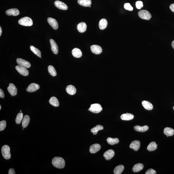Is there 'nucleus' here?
I'll use <instances>...</instances> for the list:
<instances>
[{"instance_id": "f257e3e1", "label": "nucleus", "mask_w": 174, "mask_h": 174, "mask_svg": "<svg viewBox=\"0 0 174 174\" xmlns=\"http://www.w3.org/2000/svg\"><path fill=\"white\" fill-rule=\"evenodd\" d=\"M52 164L54 166L59 169H63L65 166V162L62 157H56L52 159Z\"/></svg>"}, {"instance_id": "f03ea898", "label": "nucleus", "mask_w": 174, "mask_h": 174, "mask_svg": "<svg viewBox=\"0 0 174 174\" xmlns=\"http://www.w3.org/2000/svg\"><path fill=\"white\" fill-rule=\"evenodd\" d=\"M1 152L3 156L5 159H10L11 157L10 148L8 145H5L1 148Z\"/></svg>"}, {"instance_id": "7ed1b4c3", "label": "nucleus", "mask_w": 174, "mask_h": 174, "mask_svg": "<svg viewBox=\"0 0 174 174\" xmlns=\"http://www.w3.org/2000/svg\"><path fill=\"white\" fill-rule=\"evenodd\" d=\"M19 23L21 25L25 26H31L33 24L32 20L28 17H25L19 19Z\"/></svg>"}, {"instance_id": "20e7f679", "label": "nucleus", "mask_w": 174, "mask_h": 174, "mask_svg": "<svg viewBox=\"0 0 174 174\" xmlns=\"http://www.w3.org/2000/svg\"><path fill=\"white\" fill-rule=\"evenodd\" d=\"M138 15L141 18L144 20H149L152 18V15L150 12L144 10L139 11Z\"/></svg>"}, {"instance_id": "39448f33", "label": "nucleus", "mask_w": 174, "mask_h": 174, "mask_svg": "<svg viewBox=\"0 0 174 174\" xmlns=\"http://www.w3.org/2000/svg\"><path fill=\"white\" fill-rule=\"evenodd\" d=\"M103 108L98 103H95L91 105L90 107L88 109V111H90L92 113L97 114L101 112Z\"/></svg>"}, {"instance_id": "423d86ee", "label": "nucleus", "mask_w": 174, "mask_h": 174, "mask_svg": "<svg viewBox=\"0 0 174 174\" xmlns=\"http://www.w3.org/2000/svg\"><path fill=\"white\" fill-rule=\"evenodd\" d=\"M15 68L18 72L21 75L24 76H27L28 75L29 72L26 68L19 65L16 66Z\"/></svg>"}, {"instance_id": "0eeeda50", "label": "nucleus", "mask_w": 174, "mask_h": 174, "mask_svg": "<svg viewBox=\"0 0 174 174\" xmlns=\"http://www.w3.org/2000/svg\"><path fill=\"white\" fill-rule=\"evenodd\" d=\"M8 90L9 93L12 96H16L18 93L17 88L13 84L10 83L7 88Z\"/></svg>"}, {"instance_id": "6e6552de", "label": "nucleus", "mask_w": 174, "mask_h": 174, "mask_svg": "<svg viewBox=\"0 0 174 174\" xmlns=\"http://www.w3.org/2000/svg\"><path fill=\"white\" fill-rule=\"evenodd\" d=\"M16 62L19 65L23 66L26 68H29L31 67V64L29 62L20 58L16 59Z\"/></svg>"}, {"instance_id": "1a4fd4ad", "label": "nucleus", "mask_w": 174, "mask_h": 174, "mask_svg": "<svg viewBox=\"0 0 174 174\" xmlns=\"http://www.w3.org/2000/svg\"><path fill=\"white\" fill-rule=\"evenodd\" d=\"M39 88L40 86L38 84L33 83L28 85V88L26 89V90L28 92H33L36 91Z\"/></svg>"}, {"instance_id": "9d476101", "label": "nucleus", "mask_w": 174, "mask_h": 174, "mask_svg": "<svg viewBox=\"0 0 174 174\" xmlns=\"http://www.w3.org/2000/svg\"><path fill=\"white\" fill-rule=\"evenodd\" d=\"M55 6L58 9L63 10H67L68 9V7L64 3L59 1H55L54 2Z\"/></svg>"}, {"instance_id": "9b49d317", "label": "nucleus", "mask_w": 174, "mask_h": 174, "mask_svg": "<svg viewBox=\"0 0 174 174\" xmlns=\"http://www.w3.org/2000/svg\"><path fill=\"white\" fill-rule=\"evenodd\" d=\"M91 49L92 53L96 55L100 54L103 51L101 47L97 45H92L91 47Z\"/></svg>"}, {"instance_id": "f8f14e48", "label": "nucleus", "mask_w": 174, "mask_h": 174, "mask_svg": "<svg viewBox=\"0 0 174 174\" xmlns=\"http://www.w3.org/2000/svg\"><path fill=\"white\" fill-rule=\"evenodd\" d=\"M48 22L54 30H57L59 27L58 23L56 19L51 18H48Z\"/></svg>"}, {"instance_id": "ddd939ff", "label": "nucleus", "mask_w": 174, "mask_h": 174, "mask_svg": "<svg viewBox=\"0 0 174 174\" xmlns=\"http://www.w3.org/2000/svg\"><path fill=\"white\" fill-rule=\"evenodd\" d=\"M50 42L51 45V49L52 52L55 54H57L59 52V48L57 44L53 39H50Z\"/></svg>"}, {"instance_id": "4468645a", "label": "nucleus", "mask_w": 174, "mask_h": 174, "mask_svg": "<svg viewBox=\"0 0 174 174\" xmlns=\"http://www.w3.org/2000/svg\"><path fill=\"white\" fill-rule=\"evenodd\" d=\"M114 150L109 149L107 150L103 154V156L106 160H111L114 155Z\"/></svg>"}, {"instance_id": "2eb2a0df", "label": "nucleus", "mask_w": 174, "mask_h": 174, "mask_svg": "<svg viewBox=\"0 0 174 174\" xmlns=\"http://www.w3.org/2000/svg\"><path fill=\"white\" fill-rule=\"evenodd\" d=\"M140 147V142L138 140H135L132 141L129 146L130 148L133 149L135 151L138 150Z\"/></svg>"}, {"instance_id": "dca6fc26", "label": "nucleus", "mask_w": 174, "mask_h": 174, "mask_svg": "<svg viewBox=\"0 0 174 174\" xmlns=\"http://www.w3.org/2000/svg\"><path fill=\"white\" fill-rule=\"evenodd\" d=\"M101 148L100 145L97 143L92 144L90 148V152L92 154H95L100 150Z\"/></svg>"}, {"instance_id": "f3484780", "label": "nucleus", "mask_w": 174, "mask_h": 174, "mask_svg": "<svg viewBox=\"0 0 174 174\" xmlns=\"http://www.w3.org/2000/svg\"><path fill=\"white\" fill-rule=\"evenodd\" d=\"M6 14L8 16H17L18 15L20 12L19 10L16 8L8 9L5 12Z\"/></svg>"}, {"instance_id": "a211bd4d", "label": "nucleus", "mask_w": 174, "mask_h": 174, "mask_svg": "<svg viewBox=\"0 0 174 174\" xmlns=\"http://www.w3.org/2000/svg\"><path fill=\"white\" fill-rule=\"evenodd\" d=\"M66 90L68 94L71 95L75 94L77 92V89L75 87L72 85L67 86L66 88Z\"/></svg>"}, {"instance_id": "6ab92c4d", "label": "nucleus", "mask_w": 174, "mask_h": 174, "mask_svg": "<svg viewBox=\"0 0 174 174\" xmlns=\"http://www.w3.org/2000/svg\"><path fill=\"white\" fill-rule=\"evenodd\" d=\"M86 29L87 25L85 23H80L77 25V29L80 33H83L85 32L86 31Z\"/></svg>"}, {"instance_id": "aec40b11", "label": "nucleus", "mask_w": 174, "mask_h": 174, "mask_svg": "<svg viewBox=\"0 0 174 174\" xmlns=\"http://www.w3.org/2000/svg\"><path fill=\"white\" fill-rule=\"evenodd\" d=\"M134 116L130 113H126L122 114L121 116V118L123 120L129 121L133 119Z\"/></svg>"}, {"instance_id": "412c9836", "label": "nucleus", "mask_w": 174, "mask_h": 174, "mask_svg": "<svg viewBox=\"0 0 174 174\" xmlns=\"http://www.w3.org/2000/svg\"><path fill=\"white\" fill-rule=\"evenodd\" d=\"M149 127L147 125L143 126H141L139 125H136L134 127V129L135 131L140 132H144L148 130Z\"/></svg>"}, {"instance_id": "4be33fe9", "label": "nucleus", "mask_w": 174, "mask_h": 174, "mask_svg": "<svg viewBox=\"0 0 174 174\" xmlns=\"http://www.w3.org/2000/svg\"><path fill=\"white\" fill-rule=\"evenodd\" d=\"M73 56L76 58H80L82 56V53L80 49L77 48H74L72 52Z\"/></svg>"}, {"instance_id": "5701e85b", "label": "nucleus", "mask_w": 174, "mask_h": 174, "mask_svg": "<svg viewBox=\"0 0 174 174\" xmlns=\"http://www.w3.org/2000/svg\"><path fill=\"white\" fill-rule=\"evenodd\" d=\"M77 2L79 4L85 7H89L92 3L91 0H78Z\"/></svg>"}, {"instance_id": "b1692460", "label": "nucleus", "mask_w": 174, "mask_h": 174, "mask_svg": "<svg viewBox=\"0 0 174 174\" xmlns=\"http://www.w3.org/2000/svg\"><path fill=\"white\" fill-rule=\"evenodd\" d=\"M142 105L144 108L148 110H152L154 107L153 105L151 103L146 101H143L142 102Z\"/></svg>"}, {"instance_id": "393cba45", "label": "nucleus", "mask_w": 174, "mask_h": 174, "mask_svg": "<svg viewBox=\"0 0 174 174\" xmlns=\"http://www.w3.org/2000/svg\"><path fill=\"white\" fill-rule=\"evenodd\" d=\"M144 168V165L141 163L135 164L132 168V171L134 172H137L142 170Z\"/></svg>"}, {"instance_id": "a878e982", "label": "nucleus", "mask_w": 174, "mask_h": 174, "mask_svg": "<svg viewBox=\"0 0 174 174\" xmlns=\"http://www.w3.org/2000/svg\"><path fill=\"white\" fill-rule=\"evenodd\" d=\"M30 121V118L28 115H25L22 121V126L23 128H25L28 126Z\"/></svg>"}, {"instance_id": "bb28decb", "label": "nucleus", "mask_w": 174, "mask_h": 174, "mask_svg": "<svg viewBox=\"0 0 174 174\" xmlns=\"http://www.w3.org/2000/svg\"><path fill=\"white\" fill-rule=\"evenodd\" d=\"M107 20L105 19H102L99 21V28L101 30H104L107 27Z\"/></svg>"}, {"instance_id": "cd10ccee", "label": "nucleus", "mask_w": 174, "mask_h": 174, "mask_svg": "<svg viewBox=\"0 0 174 174\" xmlns=\"http://www.w3.org/2000/svg\"><path fill=\"white\" fill-rule=\"evenodd\" d=\"M164 134L167 135V137L173 136L174 134V130L170 127H166L164 130Z\"/></svg>"}, {"instance_id": "c85d7f7f", "label": "nucleus", "mask_w": 174, "mask_h": 174, "mask_svg": "<svg viewBox=\"0 0 174 174\" xmlns=\"http://www.w3.org/2000/svg\"><path fill=\"white\" fill-rule=\"evenodd\" d=\"M50 103L55 107H58L59 106V103L57 98L55 97H52L49 100Z\"/></svg>"}, {"instance_id": "c756f323", "label": "nucleus", "mask_w": 174, "mask_h": 174, "mask_svg": "<svg viewBox=\"0 0 174 174\" xmlns=\"http://www.w3.org/2000/svg\"><path fill=\"white\" fill-rule=\"evenodd\" d=\"M157 148V145L155 142H152L148 146L147 149L149 151H153L155 150Z\"/></svg>"}, {"instance_id": "7c9ffc66", "label": "nucleus", "mask_w": 174, "mask_h": 174, "mask_svg": "<svg viewBox=\"0 0 174 174\" xmlns=\"http://www.w3.org/2000/svg\"><path fill=\"white\" fill-rule=\"evenodd\" d=\"M124 166L122 165L117 166L114 168V174H121L124 170Z\"/></svg>"}, {"instance_id": "2f4dec72", "label": "nucleus", "mask_w": 174, "mask_h": 174, "mask_svg": "<svg viewBox=\"0 0 174 174\" xmlns=\"http://www.w3.org/2000/svg\"><path fill=\"white\" fill-rule=\"evenodd\" d=\"M103 126L100 125H96V127H94L91 129V132L93 133V135H96L97 134L98 131L102 130L103 129Z\"/></svg>"}, {"instance_id": "473e14b6", "label": "nucleus", "mask_w": 174, "mask_h": 174, "mask_svg": "<svg viewBox=\"0 0 174 174\" xmlns=\"http://www.w3.org/2000/svg\"><path fill=\"white\" fill-rule=\"evenodd\" d=\"M107 143L111 145H113L117 144L119 143V140L117 138H113L111 137H108L107 139Z\"/></svg>"}, {"instance_id": "72a5a7b5", "label": "nucleus", "mask_w": 174, "mask_h": 174, "mask_svg": "<svg viewBox=\"0 0 174 174\" xmlns=\"http://www.w3.org/2000/svg\"><path fill=\"white\" fill-rule=\"evenodd\" d=\"M48 72L52 76L55 77L57 75L56 69L53 66L50 65L48 67Z\"/></svg>"}, {"instance_id": "f704fd0d", "label": "nucleus", "mask_w": 174, "mask_h": 174, "mask_svg": "<svg viewBox=\"0 0 174 174\" xmlns=\"http://www.w3.org/2000/svg\"><path fill=\"white\" fill-rule=\"evenodd\" d=\"M30 49L32 51L40 58L41 57V53L40 51L38 48H36L32 45L30 47Z\"/></svg>"}, {"instance_id": "c9c22d12", "label": "nucleus", "mask_w": 174, "mask_h": 174, "mask_svg": "<svg viewBox=\"0 0 174 174\" xmlns=\"http://www.w3.org/2000/svg\"><path fill=\"white\" fill-rule=\"evenodd\" d=\"M23 114L22 113H19L18 114L16 119V124H19L21 123L23 118Z\"/></svg>"}, {"instance_id": "e433bc0d", "label": "nucleus", "mask_w": 174, "mask_h": 174, "mask_svg": "<svg viewBox=\"0 0 174 174\" xmlns=\"http://www.w3.org/2000/svg\"><path fill=\"white\" fill-rule=\"evenodd\" d=\"M6 122L5 121H0V131H3L6 127Z\"/></svg>"}, {"instance_id": "4c0bfd02", "label": "nucleus", "mask_w": 174, "mask_h": 174, "mask_svg": "<svg viewBox=\"0 0 174 174\" xmlns=\"http://www.w3.org/2000/svg\"><path fill=\"white\" fill-rule=\"evenodd\" d=\"M124 7L125 9L129 11H132L133 10V8L129 3H126L124 5Z\"/></svg>"}, {"instance_id": "58836bf2", "label": "nucleus", "mask_w": 174, "mask_h": 174, "mask_svg": "<svg viewBox=\"0 0 174 174\" xmlns=\"http://www.w3.org/2000/svg\"><path fill=\"white\" fill-rule=\"evenodd\" d=\"M136 7L138 9H140L143 7V3L141 1H137L136 2Z\"/></svg>"}, {"instance_id": "ea45409f", "label": "nucleus", "mask_w": 174, "mask_h": 174, "mask_svg": "<svg viewBox=\"0 0 174 174\" xmlns=\"http://www.w3.org/2000/svg\"><path fill=\"white\" fill-rule=\"evenodd\" d=\"M156 172L153 169H150L147 170L146 172V174H155Z\"/></svg>"}, {"instance_id": "a19ab883", "label": "nucleus", "mask_w": 174, "mask_h": 174, "mask_svg": "<svg viewBox=\"0 0 174 174\" xmlns=\"http://www.w3.org/2000/svg\"><path fill=\"white\" fill-rule=\"evenodd\" d=\"M0 97L1 98H4L5 97L4 93L1 89H0Z\"/></svg>"}, {"instance_id": "79ce46f5", "label": "nucleus", "mask_w": 174, "mask_h": 174, "mask_svg": "<svg viewBox=\"0 0 174 174\" xmlns=\"http://www.w3.org/2000/svg\"><path fill=\"white\" fill-rule=\"evenodd\" d=\"M15 171L14 169H12V168H10L9 170V174H15Z\"/></svg>"}, {"instance_id": "37998d69", "label": "nucleus", "mask_w": 174, "mask_h": 174, "mask_svg": "<svg viewBox=\"0 0 174 174\" xmlns=\"http://www.w3.org/2000/svg\"><path fill=\"white\" fill-rule=\"evenodd\" d=\"M170 9L174 13V4H172L170 6Z\"/></svg>"}, {"instance_id": "c03bdc74", "label": "nucleus", "mask_w": 174, "mask_h": 174, "mask_svg": "<svg viewBox=\"0 0 174 174\" xmlns=\"http://www.w3.org/2000/svg\"><path fill=\"white\" fill-rule=\"evenodd\" d=\"M2 28H1V27H0V36H1V34H2Z\"/></svg>"}, {"instance_id": "a18cd8bd", "label": "nucleus", "mask_w": 174, "mask_h": 174, "mask_svg": "<svg viewBox=\"0 0 174 174\" xmlns=\"http://www.w3.org/2000/svg\"><path fill=\"white\" fill-rule=\"evenodd\" d=\"M172 48L174 49V40L172 41Z\"/></svg>"}, {"instance_id": "49530a36", "label": "nucleus", "mask_w": 174, "mask_h": 174, "mask_svg": "<svg viewBox=\"0 0 174 174\" xmlns=\"http://www.w3.org/2000/svg\"><path fill=\"white\" fill-rule=\"evenodd\" d=\"M1 105H0V110H1Z\"/></svg>"}, {"instance_id": "de8ad7c7", "label": "nucleus", "mask_w": 174, "mask_h": 174, "mask_svg": "<svg viewBox=\"0 0 174 174\" xmlns=\"http://www.w3.org/2000/svg\"><path fill=\"white\" fill-rule=\"evenodd\" d=\"M88 7H89V8H90L91 7V5H90V6H89Z\"/></svg>"}, {"instance_id": "09e8293b", "label": "nucleus", "mask_w": 174, "mask_h": 174, "mask_svg": "<svg viewBox=\"0 0 174 174\" xmlns=\"http://www.w3.org/2000/svg\"><path fill=\"white\" fill-rule=\"evenodd\" d=\"M173 110H174V107H173Z\"/></svg>"}, {"instance_id": "8fccbe9b", "label": "nucleus", "mask_w": 174, "mask_h": 174, "mask_svg": "<svg viewBox=\"0 0 174 174\" xmlns=\"http://www.w3.org/2000/svg\"><path fill=\"white\" fill-rule=\"evenodd\" d=\"M20 112H21V111H20Z\"/></svg>"}]
</instances>
